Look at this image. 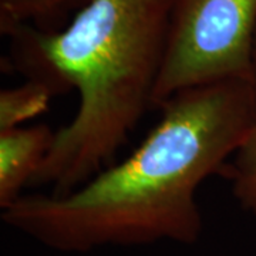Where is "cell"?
Masks as SVG:
<instances>
[{
    "label": "cell",
    "instance_id": "obj_1",
    "mask_svg": "<svg viewBox=\"0 0 256 256\" xmlns=\"http://www.w3.org/2000/svg\"><path fill=\"white\" fill-rule=\"evenodd\" d=\"M161 110L127 158L68 194H24L2 210L3 222L64 254L196 244L204 229L196 192L224 172L256 126L255 92L249 80L212 82L176 92Z\"/></svg>",
    "mask_w": 256,
    "mask_h": 256
},
{
    "label": "cell",
    "instance_id": "obj_2",
    "mask_svg": "<svg viewBox=\"0 0 256 256\" xmlns=\"http://www.w3.org/2000/svg\"><path fill=\"white\" fill-rule=\"evenodd\" d=\"M170 10L171 0H92L58 32L24 26L6 37L13 70L56 96L78 94L76 114L56 130L32 186L64 195L116 162L152 108Z\"/></svg>",
    "mask_w": 256,
    "mask_h": 256
},
{
    "label": "cell",
    "instance_id": "obj_3",
    "mask_svg": "<svg viewBox=\"0 0 256 256\" xmlns=\"http://www.w3.org/2000/svg\"><path fill=\"white\" fill-rule=\"evenodd\" d=\"M256 0H171L152 108L186 88L252 78Z\"/></svg>",
    "mask_w": 256,
    "mask_h": 256
},
{
    "label": "cell",
    "instance_id": "obj_4",
    "mask_svg": "<svg viewBox=\"0 0 256 256\" xmlns=\"http://www.w3.org/2000/svg\"><path fill=\"white\" fill-rule=\"evenodd\" d=\"M54 132L46 124L0 131V210H8L32 185L52 148Z\"/></svg>",
    "mask_w": 256,
    "mask_h": 256
},
{
    "label": "cell",
    "instance_id": "obj_5",
    "mask_svg": "<svg viewBox=\"0 0 256 256\" xmlns=\"http://www.w3.org/2000/svg\"><path fill=\"white\" fill-rule=\"evenodd\" d=\"M92 0H0V34L8 37L18 28L54 33Z\"/></svg>",
    "mask_w": 256,
    "mask_h": 256
},
{
    "label": "cell",
    "instance_id": "obj_6",
    "mask_svg": "<svg viewBox=\"0 0 256 256\" xmlns=\"http://www.w3.org/2000/svg\"><path fill=\"white\" fill-rule=\"evenodd\" d=\"M56 92L46 82L26 78L23 84L0 92V131L23 127L44 114Z\"/></svg>",
    "mask_w": 256,
    "mask_h": 256
},
{
    "label": "cell",
    "instance_id": "obj_7",
    "mask_svg": "<svg viewBox=\"0 0 256 256\" xmlns=\"http://www.w3.org/2000/svg\"><path fill=\"white\" fill-rule=\"evenodd\" d=\"M222 174L229 180L239 205L256 216V126L239 142Z\"/></svg>",
    "mask_w": 256,
    "mask_h": 256
},
{
    "label": "cell",
    "instance_id": "obj_8",
    "mask_svg": "<svg viewBox=\"0 0 256 256\" xmlns=\"http://www.w3.org/2000/svg\"><path fill=\"white\" fill-rule=\"evenodd\" d=\"M252 87H254V92H255L256 97V37H255V44H254V54H252Z\"/></svg>",
    "mask_w": 256,
    "mask_h": 256
}]
</instances>
